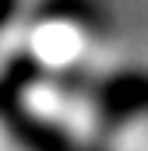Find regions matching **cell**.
Segmentation results:
<instances>
[{"label":"cell","mask_w":148,"mask_h":151,"mask_svg":"<svg viewBox=\"0 0 148 151\" xmlns=\"http://www.w3.org/2000/svg\"><path fill=\"white\" fill-rule=\"evenodd\" d=\"M28 4H32V0H0V53H4L7 42L14 39L21 18H25V11H28Z\"/></svg>","instance_id":"obj_1"}]
</instances>
